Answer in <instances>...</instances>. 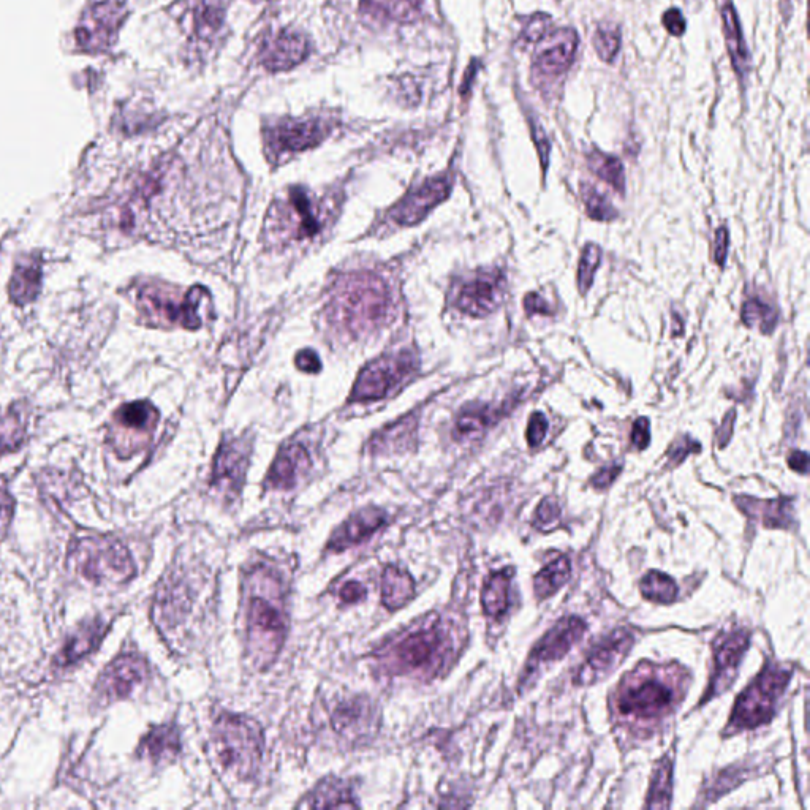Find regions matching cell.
<instances>
[{"mask_svg":"<svg viewBox=\"0 0 810 810\" xmlns=\"http://www.w3.org/2000/svg\"><path fill=\"white\" fill-rule=\"evenodd\" d=\"M723 34L727 42L728 53H730L733 69L738 75L746 76L750 70V54L747 50L746 40L742 37L741 23H739L736 8L730 0L725 2L722 8Z\"/></svg>","mask_w":810,"mask_h":810,"instance_id":"cell-28","label":"cell"},{"mask_svg":"<svg viewBox=\"0 0 810 810\" xmlns=\"http://www.w3.org/2000/svg\"><path fill=\"white\" fill-rule=\"evenodd\" d=\"M304 806L312 809H356L358 803L353 798L352 787L339 779H328L315 788Z\"/></svg>","mask_w":810,"mask_h":810,"instance_id":"cell-33","label":"cell"},{"mask_svg":"<svg viewBox=\"0 0 810 810\" xmlns=\"http://www.w3.org/2000/svg\"><path fill=\"white\" fill-rule=\"evenodd\" d=\"M548 434V420L542 412H535L527 424L526 439L530 448H538L545 442Z\"/></svg>","mask_w":810,"mask_h":810,"instance_id":"cell-48","label":"cell"},{"mask_svg":"<svg viewBox=\"0 0 810 810\" xmlns=\"http://www.w3.org/2000/svg\"><path fill=\"white\" fill-rule=\"evenodd\" d=\"M214 741L225 768L239 777L257 773L263 755V731L254 719L222 714L214 725Z\"/></svg>","mask_w":810,"mask_h":810,"instance_id":"cell-8","label":"cell"},{"mask_svg":"<svg viewBox=\"0 0 810 810\" xmlns=\"http://www.w3.org/2000/svg\"><path fill=\"white\" fill-rule=\"evenodd\" d=\"M455 655V640L447 622L439 617L420 629L405 633L383 652V665L391 673L412 674L421 679L436 678Z\"/></svg>","mask_w":810,"mask_h":810,"instance_id":"cell-3","label":"cell"},{"mask_svg":"<svg viewBox=\"0 0 810 810\" xmlns=\"http://www.w3.org/2000/svg\"><path fill=\"white\" fill-rule=\"evenodd\" d=\"M148 663L143 657L125 654L105 668L97 682V693L105 701L122 700L148 678Z\"/></svg>","mask_w":810,"mask_h":810,"instance_id":"cell-18","label":"cell"},{"mask_svg":"<svg viewBox=\"0 0 810 810\" xmlns=\"http://www.w3.org/2000/svg\"><path fill=\"white\" fill-rule=\"evenodd\" d=\"M374 708L368 701L356 698L334 711L333 725L344 736L369 735L374 731Z\"/></svg>","mask_w":810,"mask_h":810,"instance_id":"cell-26","label":"cell"},{"mask_svg":"<svg viewBox=\"0 0 810 810\" xmlns=\"http://www.w3.org/2000/svg\"><path fill=\"white\" fill-rule=\"evenodd\" d=\"M602 262V249L597 244H587L581 252L578 265V288L581 295H586L594 284L595 273Z\"/></svg>","mask_w":810,"mask_h":810,"instance_id":"cell-44","label":"cell"},{"mask_svg":"<svg viewBox=\"0 0 810 810\" xmlns=\"http://www.w3.org/2000/svg\"><path fill=\"white\" fill-rule=\"evenodd\" d=\"M735 504L747 518L755 519L768 529H790L795 523L793 502L785 497L761 500L749 496H736Z\"/></svg>","mask_w":810,"mask_h":810,"instance_id":"cell-24","label":"cell"},{"mask_svg":"<svg viewBox=\"0 0 810 810\" xmlns=\"http://www.w3.org/2000/svg\"><path fill=\"white\" fill-rule=\"evenodd\" d=\"M633 643H635V635L629 629L614 630L613 633L603 638L592 649L591 654L587 655L583 667L576 673V686H594L597 682L603 681L606 676H610L629 655Z\"/></svg>","mask_w":810,"mask_h":810,"instance_id":"cell-15","label":"cell"},{"mask_svg":"<svg viewBox=\"0 0 810 810\" xmlns=\"http://www.w3.org/2000/svg\"><path fill=\"white\" fill-rule=\"evenodd\" d=\"M394 300L382 277L371 273L342 276L334 284L328 304L333 325L352 336L368 333L390 320Z\"/></svg>","mask_w":810,"mask_h":810,"instance_id":"cell-2","label":"cell"},{"mask_svg":"<svg viewBox=\"0 0 810 810\" xmlns=\"http://www.w3.org/2000/svg\"><path fill=\"white\" fill-rule=\"evenodd\" d=\"M561 505L556 497H545L540 502L534 515V527L538 530H553L561 521Z\"/></svg>","mask_w":810,"mask_h":810,"instance_id":"cell-45","label":"cell"},{"mask_svg":"<svg viewBox=\"0 0 810 810\" xmlns=\"http://www.w3.org/2000/svg\"><path fill=\"white\" fill-rule=\"evenodd\" d=\"M572 575V562L567 556L557 557L543 567L534 578V591L538 600L549 599L567 584Z\"/></svg>","mask_w":810,"mask_h":810,"instance_id":"cell-35","label":"cell"},{"mask_svg":"<svg viewBox=\"0 0 810 810\" xmlns=\"http://www.w3.org/2000/svg\"><path fill=\"white\" fill-rule=\"evenodd\" d=\"M250 440L247 437L225 439L217 451L212 486L225 496H238L249 466Z\"/></svg>","mask_w":810,"mask_h":810,"instance_id":"cell-17","label":"cell"},{"mask_svg":"<svg viewBox=\"0 0 810 810\" xmlns=\"http://www.w3.org/2000/svg\"><path fill=\"white\" fill-rule=\"evenodd\" d=\"M209 292L203 287L190 288L189 292L181 293L178 288L170 285L146 284L138 285L135 290V301L138 309L148 322L154 325L182 326L187 330L200 328V311L205 303H209Z\"/></svg>","mask_w":810,"mask_h":810,"instance_id":"cell-4","label":"cell"},{"mask_svg":"<svg viewBox=\"0 0 810 810\" xmlns=\"http://www.w3.org/2000/svg\"><path fill=\"white\" fill-rule=\"evenodd\" d=\"M330 130L322 119H285L265 130L266 151L271 160L292 156L322 143Z\"/></svg>","mask_w":810,"mask_h":810,"instance_id":"cell-12","label":"cell"},{"mask_svg":"<svg viewBox=\"0 0 810 810\" xmlns=\"http://www.w3.org/2000/svg\"><path fill=\"white\" fill-rule=\"evenodd\" d=\"M530 132H532V140H534L535 146H537L538 156H540V162H542L543 173H546V170H548L551 144H549L548 137H546L542 125L538 124L537 121H532V119H530Z\"/></svg>","mask_w":810,"mask_h":810,"instance_id":"cell-49","label":"cell"},{"mask_svg":"<svg viewBox=\"0 0 810 810\" xmlns=\"http://www.w3.org/2000/svg\"><path fill=\"white\" fill-rule=\"evenodd\" d=\"M728 243H730L728 228H717L716 243H714V246H716V249H714V260H716L717 266H720V268H723V266H725V262H727Z\"/></svg>","mask_w":810,"mask_h":810,"instance_id":"cell-54","label":"cell"},{"mask_svg":"<svg viewBox=\"0 0 810 810\" xmlns=\"http://www.w3.org/2000/svg\"><path fill=\"white\" fill-rule=\"evenodd\" d=\"M296 368L303 372L315 374V372H320V369H322V363H320L317 353L312 352V350H303V352L296 355Z\"/></svg>","mask_w":810,"mask_h":810,"instance_id":"cell-57","label":"cell"},{"mask_svg":"<svg viewBox=\"0 0 810 810\" xmlns=\"http://www.w3.org/2000/svg\"><path fill=\"white\" fill-rule=\"evenodd\" d=\"M328 220L325 203L304 187H290L282 200L271 206L268 236L273 243H293L312 239L322 233Z\"/></svg>","mask_w":810,"mask_h":810,"instance_id":"cell-5","label":"cell"},{"mask_svg":"<svg viewBox=\"0 0 810 810\" xmlns=\"http://www.w3.org/2000/svg\"><path fill=\"white\" fill-rule=\"evenodd\" d=\"M587 165L591 168L595 176H599L602 181L608 182L616 192L624 195L625 173L621 160L614 156H608L599 149H592L587 154Z\"/></svg>","mask_w":810,"mask_h":810,"instance_id":"cell-38","label":"cell"},{"mask_svg":"<svg viewBox=\"0 0 810 810\" xmlns=\"http://www.w3.org/2000/svg\"><path fill=\"white\" fill-rule=\"evenodd\" d=\"M505 288L507 279L500 269L480 271L459 285L453 296V306L469 317H488L504 303Z\"/></svg>","mask_w":810,"mask_h":810,"instance_id":"cell-14","label":"cell"},{"mask_svg":"<svg viewBox=\"0 0 810 810\" xmlns=\"http://www.w3.org/2000/svg\"><path fill=\"white\" fill-rule=\"evenodd\" d=\"M594 48L600 59L613 62L621 50V29L614 23L600 24L594 34Z\"/></svg>","mask_w":810,"mask_h":810,"instance_id":"cell-43","label":"cell"},{"mask_svg":"<svg viewBox=\"0 0 810 810\" xmlns=\"http://www.w3.org/2000/svg\"><path fill=\"white\" fill-rule=\"evenodd\" d=\"M339 597H341L342 602L352 605V603L360 602L366 597V587L358 583V581H349V583L341 587Z\"/></svg>","mask_w":810,"mask_h":810,"instance_id":"cell-56","label":"cell"},{"mask_svg":"<svg viewBox=\"0 0 810 810\" xmlns=\"http://www.w3.org/2000/svg\"><path fill=\"white\" fill-rule=\"evenodd\" d=\"M750 633L747 630H733L730 633H722L714 641V674L709 682L708 692L701 700V705L706 701L716 698L720 693L727 692L731 684L738 676L739 665L742 657L749 651Z\"/></svg>","mask_w":810,"mask_h":810,"instance_id":"cell-16","label":"cell"},{"mask_svg":"<svg viewBox=\"0 0 810 810\" xmlns=\"http://www.w3.org/2000/svg\"><path fill=\"white\" fill-rule=\"evenodd\" d=\"M700 451V442L693 440L690 436L681 437V439L676 440V442L671 445L670 450H668V466H679L687 456L692 455V453H700Z\"/></svg>","mask_w":810,"mask_h":810,"instance_id":"cell-46","label":"cell"},{"mask_svg":"<svg viewBox=\"0 0 810 810\" xmlns=\"http://www.w3.org/2000/svg\"><path fill=\"white\" fill-rule=\"evenodd\" d=\"M309 56V42L303 34L290 29L266 38L260 48V61L271 72L293 69Z\"/></svg>","mask_w":810,"mask_h":810,"instance_id":"cell-20","label":"cell"},{"mask_svg":"<svg viewBox=\"0 0 810 810\" xmlns=\"http://www.w3.org/2000/svg\"><path fill=\"white\" fill-rule=\"evenodd\" d=\"M630 442H632V447L638 451L646 450L649 447V443H651V423H649L648 418L641 417L633 423Z\"/></svg>","mask_w":810,"mask_h":810,"instance_id":"cell-50","label":"cell"},{"mask_svg":"<svg viewBox=\"0 0 810 810\" xmlns=\"http://www.w3.org/2000/svg\"><path fill=\"white\" fill-rule=\"evenodd\" d=\"M106 629L108 627L100 619L81 625L80 630L67 641L61 655L57 657L59 665L69 667L72 663L83 659L84 655L91 654L103 640Z\"/></svg>","mask_w":810,"mask_h":810,"instance_id":"cell-30","label":"cell"},{"mask_svg":"<svg viewBox=\"0 0 810 810\" xmlns=\"http://www.w3.org/2000/svg\"><path fill=\"white\" fill-rule=\"evenodd\" d=\"M26 439L24 412L12 409L0 413V456L12 453L23 445Z\"/></svg>","mask_w":810,"mask_h":810,"instance_id":"cell-40","label":"cell"},{"mask_svg":"<svg viewBox=\"0 0 810 810\" xmlns=\"http://www.w3.org/2000/svg\"><path fill=\"white\" fill-rule=\"evenodd\" d=\"M417 436V420L413 417L394 423L393 426L383 429L377 436L372 437L369 448L372 453H382V451L405 450L412 445L413 439Z\"/></svg>","mask_w":810,"mask_h":810,"instance_id":"cell-34","label":"cell"},{"mask_svg":"<svg viewBox=\"0 0 810 810\" xmlns=\"http://www.w3.org/2000/svg\"><path fill=\"white\" fill-rule=\"evenodd\" d=\"M451 192V179L448 176L429 179L423 186L405 195L398 205L391 209V219L399 225H415L428 216L432 209L447 200Z\"/></svg>","mask_w":810,"mask_h":810,"instance_id":"cell-19","label":"cell"},{"mask_svg":"<svg viewBox=\"0 0 810 810\" xmlns=\"http://www.w3.org/2000/svg\"><path fill=\"white\" fill-rule=\"evenodd\" d=\"M311 455L298 442L287 443L273 462L266 486L273 489H292L311 469Z\"/></svg>","mask_w":810,"mask_h":810,"instance_id":"cell-23","label":"cell"},{"mask_svg":"<svg viewBox=\"0 0 810 810\" xmlns=\"http://www.w3.org/2000/svg\"><path fill=\"white\" fill-rule=\"evenodd\" d=\"M586 629V622L578 616L564 617L553 625L530 652L529 660L524 668L523 679H521V686H529L530 681L542 665L564 659L565 655L572 651L573 646L580 643Z\"/></svg>","mask_w":810,"mask_h":810,"instance_id":"cell-13","label":"cell"},{"mask_svg":"<svg viewBox=\"0 0 810 810\" xmlns=\"http://www.w3.org/2000/svg\"><path fill=\"white\" fill-rule=\"evenodd\" d=\"M524 309L529 317L532 315H553V307L549 306L548 301L543 300L542 296L538 293H527L524 298Z\"/></svg>","mask_w":810,"mask_h":810,"instance_id":"cell-53","label":"cell"},{"mask_svg":"<svg viewBox=\"0 0 810 810\" xmlns=\"http://www.w3.org/2000/svg\"><path fill=\"white\" fill-rule=\"evenodd\" d=\"M244 589L249 657L255 667L265 670L281 652L287 633L284 583L271 568L255 567Z\"/></svg>","mask_w":810,"mask_h":810,"instance_id":"cell-1","label":"cell"},{"mask_svg":"<svg viewBox=\"0 0 810 810\" xmlns=\"http://www.w3.org/2000/svg\"><path fill=\"white\" fill-rule=\"evenodd\" d=\"M578 48V35L573 29H559L546 40L542 50L534 59V70L543 78H556L564 75L572 67Z\"/></svg>","mask_w":810,"mask_h":810,"instance_id":"cell-21","label":"cell"},{"mask_svg":"<svg viewBox=\"0 0 810 810\" xmlns=\"http://www.w3.org/2000/svg\"><path fill=\"white\" fill-rule=\"evenodd\" d=\"M363 8L375 18L410 23L420 15V0H363Z\"/></svg>","mask_w":810,"mask_h":810,"instance_id":"cell-36","label":"cell"},{"mask_svg":"<svg viewBox=\"0 0 810 810\" xmlns=\"http://www.w3.org/2000/svg\"><path fill=\"white\" fill-rule=\"evenodd\" d=\"M792 674V670L782 665L768 663L736 700L725 735L754 730L771 722L776 714L777 703L787 690Z\"/></svg>","mask_w":810,"mask_h":810,"instance_id":"cell-6","label":"cell"},{"mask_svg":"<svg viewBox=\"0 0 810 810\" xmlns=\"http://www.w3.org/2000/svg\"><path fill=\"white\" fill-rule=\"evenodd\" d=\"M673 757L671 754L665 755L662 760L655 765L654 776L649 788L648 809H668L671 806V795H673Z\"/></svg>","mask_w":810,"mask_h":810,"instance_id":"cell-37","label":"cell"},{"mask_svg":"<svg viewBox=\"0 0 810 810\" xmlns=\"http://www.w3.org/2000/svg\"><path fill=\"white\" fill-rule=\"evenodd\" d=\"M782 2H787V4H790V0H782Z\"/></svg>","mask_w":810,"mask_h":810,"instance_id":"cell-60","label":"cell"},{"mask_svg":"<svg viewBox=\"0 0 810 810\" xmlns=\"http://www.w3.org/2000/svg\"><path fill=\"white\" fill-rule=\"evenodd\" d=\"M788 466L798 474L806 475L809 469V455L806 451H793L792 455L788 456Z\"/></svg>","mask_w":810,"mask_h":810,"instance_id":"cell-59","label":"cell"},{"mask_svg":"<svg viewBox=\"0 0 810 810\" xmlns=\"http://www.w3.org/2000/svg\"><path fill=\"white\" fill-rule=\"evenodd\" d=\"M513 576H515V568L510 567L493 573L486 580L483 592H481V606H483L486 616L500 619L507 613L508 606H510V587Z\"/></svg>","mask_w":810,"mask_h":810,"instance_id":"cell-29","label":"cell"},{"mask_svg":"<svg viewBox=\"0 0 810 810\" xmlns=\"http://www.w3.org/2000/svg\"><path fill=\"white\" fill-rule=\"evenodd\" d=\"M13 511H15V500L7 489L0 486V535H4L12 524Z\"/></svg>","mask_w":810,"mask_h":810,"instance_id":"cell-51","label":"cell"},{"mask_svg":"<svg viewBox=\"0 0 810 810\" xmlns=\"http://www.w3.org/2000/svg\"><path fill=\"white\" fill-rule=\"evenodd\" d=\"M417 371L412 352L391 353L372 361L361 371L353 387L352 402L380 401Z\"/></svg>","mask_w":810,"mask_h":810,"instance_id":"cell-10","label":"cell"},{"mask_svg":"<svg viewBox=\"0 0 810 810\" xmlns=\"http://www.w3.org/2000/svg\"><path fill=\"white\" fill-rule=\"evenodd\" d=\"M625 679L616 695V711L635 722H659L670 716L678 703L671 681L657 671H640Z\"/></svg>","mask_w":810,"mask_h":810,"instance_id":"cell-7","label":"cell"},{"mask_svg":"<svg viewBox=\"0 0 810 810\" xmlns=\"http://www.w3.org/2000/svg\"><path fill=\"white\" fill-rule=\"evenodd\" d=\"M387 511L380 508H364L356 511L345 523L334 530L328 542V551L341 553L344 549L360 545L364 540H368L377 530L382 529L387 524Z\"/></svg>","mask_w":810,"mask_h":810,"instance_id":"cell-22","label":"cell"},{"mask_svg":"<svg viewBox=\"0 0 810 810\" xmlns=\"http://www.w3.org/2000/svg\"><path fill=\"white\" fill-rule=\"evenodd\" d=\"M504 412V409H494L491 405H469L456 418V439H477L483 436Z\"/></svg>","mask_w":810,"mask_h":810,"instance_id":"cell-31","label":"cell"},{"mask_svg":"<svg viewBox=\"0 0 810 810\" xmlns=\"http://www.w3.org/2000/svg\"><path fill=\"white\" fill-rule=\"evenodd\" d=\"M663 26L667 29L668 34L674 35V37H682L686 32V18H684L679 8H670L663 15Z\"/></svg>","mask_w":810,"mask_h":810,"instance_id":"cell-52","label":"cell"},{"mask_svg":"<svg viewBox=\"0 0 810 810\" xmlns=\"http://www.w3.org/2000/svg\"><path fill=\"white\" fill-rule=\"evenodd\" d=\"M741 318L744 325L749 328H757L763 334H771L776 330L779 315L771 304L752 298L742 306Z\"/></svg>","mask_w":810,"mask_h":810,"instance_id":"cell-41","label":"cell"},{"mask_svg":"<svg viewBox=\"0 0 810 810\" xmlns=\"http://www.w3.org/2000/svg\"><path fill=\"white\" fill-rule=\"evenodd\" d=\"M42 285V263L37 255L24 257L16 263L13 271L12 281H10V296L18 306L32 303L40 293Z\"/></svg>","mask_w":810,"mask_h":810,"instance_id":"cell-25","label":"cell"},{"mask_svg":"<svg viewBox=\"0 0 810 810\" xmlns=\"http://www.w3.org/2000/svg\"><path fill=\"white\" fill-rule=\"evenodd\" d=\"M621 472L622 466L605 467V469L599 470V472L591 478V485L594 486L595 489H606L608 486L613 485L616 478L621 475Z\"/></svg>","mask_w":810,"mask_h":810,"instance_id":"cell-55","label":"cell"},{"mask_svg":"<svg viewBox=\"0 0 810 810\" xmlns=\"http://www.w3.org/2000/svg\"><path fill=\"white\" fill-rule=\"evenodd\" d=\"M159 423V410L148 401L130 402L113 415V447L121 458H130L148 445Z\"/></svg>","mask_w":810,"mask_h":810,"instance_id":"cell-11","label":"cell"},{"mask_svg":"<svg viewBox=\"0 0 810 810\" xmlns=\"http://www.w3.org/2000/svg\"><path fill=\"white\" fill-rule=\"evenodd\" d=\"M581 198L586 206V214L591 219L599 220V222H610V220L616 219L617 211L611 205V201L605 195L600 194L595 187L589 186L587 182L581 184Z\"/></svg>","mask_w":810,"mask_h":810,"instance_id":"cell-42","label":"cell"},{"mask_svg":"<svg viewBox=\"0 0 810 810\" xmlns=\"http://www.w3.org/2000/svg\"><path fill=\"white\" fill-rule=\"evenodd\" d=\"M76 572L95 584H119L135 576L129 549L110 537H84L70 554Z\"/></svg>","mask_w":810,"mask_h":810,"instance_id":"cell-9","label":"cell"},{"mask_svg":"<svg viewBox=\"0 0 810 810\" xmlns=\"http://www.w3.org/2000/svg\"><path fill=\"white\" fill-rule=\"evenodd\" d=\"M415 595V583L412 576L402 568H385L382 575V602L388 610H399L407 605Z\"/></svg>","mask_w":810,"mask_h":810,"instance_id":"cell-32","label":"cell"},{"mask_svg":"<svg viewBox=\"0 0 810 810\" xmlns=\"http://www.w3.org/2000/svg\"><path fill=\"white\" fill-rule=\"evenodd\" d=\"M640 591L649 602L670 605L678 599L679 587L671 576L652 570L641 580Z\"/></svg>","mask_w":810,"mask_h":810,"instance_id":"cell-39","label":"cell"},{"mask_svg":"<svg viewBox=\"0 0 810 810\" xmlns=\"http://www.w3.org/2000/svg\"><path fill=\"white\" fill-rule=\"evenodd\" d=\"M549 26H551V16L546 15V13H537V15L530 18L529 23L524 27L521 40L526 43L540 42L542 38H545Z\"/></svg>","mask_w":810,"mask_h":810,"instance_id":"cell-47","label":"cell"},{"mask_svg":"<svg viewBox=\"0 0 810 810\" xmlns=\"http://www.w3.org/2000/svg\"><path fill=\"white\" fill-rule=\"evenodd\" d=\"M181 750L179 731L173 725H160L152 728L148 735L141 739L138 746V757L152 763L175 760Z\"/></svg>","mask_w":810,"mask_h":810,"instance_id":"cell-27","label":"cell"},{"mask_svg":"<svg viewBox=\"0 0 810 810\" xmlns=\"http://www.w3.org/2000/svg\"><path fill=\"white\" fill-rule=\"evenodd\" d=\"M735 420V410H730V412L725 415V418H723L722 426H720L719 431H717V442H719L720 448L727 447V443L730 442L733 431H735Z\"/></svg>","mask_w":810,"mask_h":810,"instance_id":"cell-58","label":"cell"}]
</instances>
